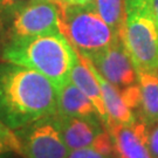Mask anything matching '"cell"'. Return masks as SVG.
<instances>
[{
    "mask_svg": "<svg viewBox=\"0 0 158 158\" xmlns=\"http://www.w3.org/2000/svg\"><path fill=\"white\" fill-rule=\"evenodd\" d=\"M57 114V88L39 72L0 63V121L17 130Z\"/></svg>",
    "mask_w": 158,
    "mask_h": 158,
    "instance_id": "1",
    "label": "cell"
},
{
    "mask_svg": "<svg viewBox=\"0 0 158 158\" xmlns=\"http://www.w3.org/2000/svg\"><path fill=\"white\" fill-rule=\"evenodd\" d=\"M79 53L62 33L10 39L2 60L31 68L51 80L57 89L70 81Z\"/></svg>",
    "mask_w": 158,
    "mask_h": 158,
    "instance_id": "2",
    "label": "cell"
},
{
    "mask_svg": "<svg viewBox=\"0 0 158 158\" xmlns=\"http://www.w3.org/2000/svg\"><path fill=\"white\" fill-rule=\"evenodd\" d=\"M121 39L137 72L158 73V23L150 0H125Z\"/></svg>",
    "mask_w": 158,
    "mask_h": 158,
    "instance_id": "3",
    "label": "cell"
},
{
    "mask_svg": "<svg viewBox=\"0 0 158 158\" xmlns=\"http://www.w3.org/2000/svg\"><path fill=\"white\" fill-rule=\"evenodd\" d=\"M61 33L75 51L88 59L121 39V35L102 19L94 4L63 7Z\"/></svg>",
    "mask_w": 158,
    "mask_h": 158,
    "instance_id": "4",
    "label": "cell"
},
{
    "mask_svg": "<svg viewBox=\"0 0 158 158\" xmlns=\"http://www.w3.org/2000/svg\"><path fill=\"white\" fill-rule=\"evenodd\" d=\"M14 132L20 148L19 155L25 158H67L69 155L56 115L35 121Z\"/></svg>",
    "mask_w": 158,
    "mask_h": 158,
    "instance_id": "5",
    "label": "cell"
},
{
    "mask_svg": "<svg viewBox=\"0 0 158 158\" xmlns=\"http://www.w3.org/2000/svg\"><path fill=\"white\" fill-rule=\"evenodd\" d=\"M10 39L61 33V6L46 0H29L8 28Z\"/></svg>",
    "mask_w": 158,
    "mask_h": 158,
    "instance_id": "6",
    "label": "cell"
},
{
    "mask_svg": "<svg viewBox=\"0 0 158 158\" xmlns=\"http://www.w3.org/2000/svg\"><path fill=\"white\" fill-rule=\"evenodd\" d=\"M89 60L104 79L119 89L137 83V70L122 39Z\"/></svg>",
    "mask_w": 158,
    "mask_h": 158,
    "instance_id": "7",
    "label": "cell"
},
{
    "mask_svg": "<svg viewBox=\"0 0 158 158\" xmlns=\"http://www.w3.org/2000/svg\"><path fill=\"white\" fill-rule=\"evenodd\" d=\"M106 129L113 137L117 158H152L149 150V129L143 121L130 125L110 121Z\"/></svg>",
    "mask_w": 158,
    "mask_h": 158,
    "instance_id": "8",
    "label": "cell"
},
{
    "mask_svg": "<svg viewBox=\"0 0 158 158\" xmlns=\"http://www.w3.org/2000/svg\"><path fill=\"white\" fill-rule=\"evenodd\" d=\"M63 141L69 152L91 147L96 137L104 131L103 122L98 116L88 117H67L56 115Z\"/></svg>",
    "mask_w": 158,
    "mask_h": 158,
    "instance_id": "9",
    "label": "cell"
},
{
    "mask_svg": "<svg viewBox=\"0 0 158 158\" xmlns=\"http://www.w3.org/2000/svg\"><path fill=\"white\" fill-rule=\"evenodd\" d=\"M70 81L93 102L104 127L109 124L110 118L104 106L101 87L91 69L89 59L79 54V59L70 73Z\"/></svg>",
    "mask_w": 158,
    "mask_h": 158,
    "instance_id": "10",
    "label": "cell"
},
{
    "mask_svg": "<svg viewBox=\"0 0 158 158\" xmlns=\"http://www.w3.org/2000/svg\"><path fill=\"white\" fill-rule=\"evenodd\" d=\"M90 66L94 74H95L96 79L100 83V87H101L104 106H106V109H107V113L109 115L110 121H113L115 123H118V124H134L136 122V116L134 114V110H131L125 104L119 88H117L116 85H114L108 80L104 79L101 74L98 73V70L96 69L91 61Z\"/></svg>",
    "mask_w": 158,
    "mask_h": 158,
    "instance_id": "11",
    "label": "cell"
},
{
    "mask_svg": "<svg viewBox=\"0 0 158 158\" xmlns=\"http://www.w3.org/2000/svg\"><path fill=\"white\" fill-rule=\"evenodd\" d=\"M56 115L67 117L98 116L93 102L72 81L57 89Z\"/></svg>",
    "mask_w": 158,
    "mask_h": 158,
    "instance_id": "12",
    "label": "cell"
},
{
    "mask_svg": "<svg viewBox=\"0 0 158 158\" xmlns=\"http://www.w3.org/2000/svg\"><path fill=\"white\" fill-rule=\"evenodd\" d=\"M137 83L142 94V121L152 127L158 123V73L137 72Z\"/></svg>",
    "mask_w": 158,
    "mask_h": 158,
    "instance_id": "13",
    "label": "cell"
},
{
    "mask_svg": "<svg viewBox=\"0 0 158 158\" xmlns=\"http://www.w3.org/2000/svg\"><path fill=\"white\" fill-rule=\"evenodd\" d=\"M94 5L102 19L121 35L125 23V0H95Z\"/></svg>",
    "mask_w": 158,
    "mask_h": 158,
    "instance_id": "14",
    "label": "cell"
},
{
    "mask_svg": "<svg viewBox=\"0 0 158 158\" xmlns=\"http://www.w3.org/2000/svg\"><path fill=\"white\" fill-rule=\"evenodd\" d=\"M29 0H0V32L10 28L17 13Z\"/></svg>",
    "mask_w": 158,
    "mask_h": 158,
    "instance_id": "15",
    "label": "cell"
},
{
    "mask_svg": "<svg viewBox=\"0 0 158 158\" xmlns=\"http://www.w3.org/2000/svg\"><path fill=\"white\" fill-rule=\"evenodd\" d=\"M10 152L20 153L19 142L14 130L0 121V155Z\"/></svg>",
    "mask_w": 158,
    "mask_h": 158,
    "instance_id": "16",
    "label": "cell"
},
{
    "mask_svg": "<svg viewBox=\"0 0 158 158\" xmlns=\"http://www.w3.org/2000/svg\"><path fill=\"white\" fill-rule=\"evenodd\" d=\"M122 97L124 100L125 104L131 109V110H135V109H141L142 104V94H141V88L138 83L135 85H131L129 87H125L121 90Z\"/></svg>",
    "mask_w": 158,
    "mask_h": 158,
    "instance_id": "17",
    "label": "cell"
},
{
    "mask_svg": "<svg viewBox=\"0 0 158 158\" xmlns=\"http://www.w3.org/2000/svg\"><path fill=\"white\" fill-rule=\"evenodd\" d=\"M91 147L103 155L111 156V157H113V155H115V145H114L113 137L107 129L96 137Z\"/></svg>",
    "mask_w": 158,
    "mask_h": 158,
    "instance_id": "18",
    "label": "cell"
},
{
    "mask_svg": "<svg viewBox=\"0 0 158 158\" xmlns=\"http://www.w3.org/2000/svg\"><path fill=\"white\" fill-rule=\"evenodd\" d=\"M67 158H113V157L111 156H107V155H103V153L97 151L93 147H87V148H82V149H77V150H74V151H70Z\"/></svg>",
    "mask_w": 158,
    "mask_h": 158,
    "instance_id": "19",
    "label": "cell"
},
{
    "mask_svg": "<svg viewBox=\"0 0 158 158\" xmlns=\"http://www.w3.org/2000/svg\"><path fill=\"white\" fill-rule=\"evenodd\" d=\"M149 150L152 158H158V123L149 130Z\"/></svg>",
    "mask_w": 158,
    "mask_h": 158,
    "instance_id": "20",
    "label": "cell"
},
{
    "mask_svg": "<svg viewBox=\"0 0 158 158\" xmlns=\"http://www.w3.org/2000/svg\"><path fill=\"white\" fill-rule=\"evenodd\" d=\"M95 0H60L61 10L66 6H85L93 5Z\"/></svg>",
    "mask_w": 158,
    "mask_h": 158,
    "instance_id": "21",
    "label": "cell"
},
{
    "mask_svg": "<svg viewBox=\"0 0 158 158\" xmlns=\"http://www.w3.org/2000/svg\"><path fill=\"white\" fill-rule=\"evenodd\" d=\"M150 5H151V10H152V13L156 20L158 23V0H150Z\"/></svg>",
    "mask_w": 158,
    "mask_h": 158,
    "instance_id": "22",
    "label": "cell"
},
{
    "mask_svg": "<svg viewBox=\"0 0 158 158\" xmlns=\"http://www.w3.org/2000/svg\"><path fill=\"white\" fill-rule=\"evenodd\" d=\"M46 1H53V2H56V4L60 5V0H46Z\"/></svg>",
    "mask_w": 158,
    "mask_h": 158,
    "instance_id": "23",
    "label": "cell"
},
{
    "mask_svg": "<svg viewBox=\"0 0 158 158\" xmlns=\"http://www.w3.org/2000/svg\"><path fill=\"white\" fill-rule=\"evenodd\" d=\"M5 155H6V153H5ZM5 155H0V158H7Z\"/></svg>",
    "mask_w": 158,
    "mask_h": 158,
    "instance_id": "24",
    "label": "cell"
}]
</instances>
